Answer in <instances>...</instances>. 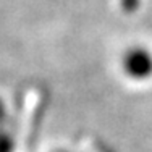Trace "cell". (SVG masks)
<instances>
[{
	"label": "cell",
	"instance_id": "1",
	"mask_svg": "<svg viewBox=\"0 0 152 152\" xmlns=\"http://www.w3.org/2000/svg\"><path fill=\"white\" fill-rule=\"evenodd\" d=\"M121 68L129 79L146 81L152 76V52L144 45L126 49L121 57Z\"/></svg>",
	"mask_w": 152,
	"mask_h": 152
}]
</instances>
